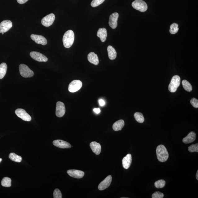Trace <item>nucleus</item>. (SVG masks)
I'll list each match as a JSON object with an SVG mask.
<instances>
[{
  "label": "nucleus",
  "instance_id": "41",
  "mask_svg": "<svg viewBox=\"0 0 198 198\" xmlns=\"http://www.w3.org/2000/svg\"><path fill=\"white\" fill-rule=\"evenodd\" d=\"M2 34L3 35L4 34V33H2Z\"/></svg>",
  "mask_w": 198,
  "mask_h": 198
},
{
  "label": "nucleus",
  "instance_id": "4",
  "mask_svg": "<svg viewBox=\"0 0 198 198\" xmlns=\"http://www.w3.org/2000/svg\"><path fill=\"white\" fill-rule=\"evenodd\" d=\"M19 68L20 74L23 77H31L34 75L33 72L27 65L21 64L20 65Z\"/></svg>",
  "mask_w": 198,
  "mask_h": 198
},
{
  "label": "nucleus",
  "instance_id": "15",
  "mask_svg": "<svg viewBox=\"0 0 198 198\" xmlns=\"http://www.w3.org/2000/svg\"><path fill=\"white\" fill-rule=\"evenodd\" d=\"M31 38L33 41L37 44L45 45L47 43L46 39L43 36L32 34L31 36Z\"/></svg>",
  "mask_w": 198,
  "mask_h": 198
},
{
  "label": "nucleus",
  "instance_id": "22",
  "mask_svg": "<svg viewBox=\"0 0 198 198\" xmlns=\"http://www.w3.org/2000/svg\"><path fill=\"white\" fill-rule=\"evenodd\" d=\"M107 51L109 59L111 60L116 59L117 57V52L116 50L111 46H109L107 48Z\"/></svg>",
  "mask_w": 198,
  "mask_h": 198
},
{
  "label": "nucleus",
  "instance_id": "24",
  "mask_svg": "<svg viewBox=\"0 0 198 198\" xmlns=\"http://www.w3.org/2000/svg\"><path fill=\"white\" fill-rule=\"evenodd\" d=\"M7 65L5 63H2L0 64V79L4 77L7 73Z\"/></svg>",
  "mask_w": 198,
  "mask_h": 198
},
{
  "label": "nucleus",
  "instance_id": "21",
  "mask_svg": "<svg viewBox=\"0 0 198 198\" xmlns=\"http://www.w3.org/2000/svg\"><path fill=\"white\" fill-rule=\"evenodd\" d=\"M98 37L100 38L101 41L103 42L106 41L107 37V30L105 28H101L98 30L97 33Z\"/></svg>",
  "mask_w": 198,
  "mask_h": 198
},
{
  "label": "nucleus",
  "instance_id": "34",
  "mask_svg": "<svg viewBox=\"0 0 198 198\" xmlns=\"http://www.w3.org/2000/svg\"><path fill=\"white\" fill-rule=\"evenodd\" d=\"M164 197V195L163 193L157 191L152 194V198H163Z\"/></svg>",
  "mask_w": 198,
  "mask_h": 198
},
{
  "label": "nucleus",
  "instance_id": "27",
  "mask_svg": "<svg viewBox=\"0 0 198 198\" xmlns=\"http://www.w3.org/2000/svg\"><path fill=\"white\" fill-rule=\"evenodd\" d=\"M11 179L9 177H5L1 181V185L3 187H11Z\"/></svg>",
  "mask_w": 198,
  "mask_h": 198
},
{
  "label": "nucleus",
  "instance_id": "12",
  "mask_svg": "<svg viewBox=\"0 0 198 198\" xmlns=\"http://www.w3.org/2000/svg\"><path fill=\"white\" fill-rule=\"evenodd\" d=\"M112 181V176L110 175L107 176L103 181L99 183L98 188L100 191H103L111 185Z\"/></svg>",
  "mask_w": 198,
  "mask_h": 198
},
{
  "label": "nucleus",
  "instance_id": "32",
  "mask_svg": "<svg viewBox=\"0 0 198 198\" xmlns=\"http://www.w3.org/2000/svg\"><path fill=\"white\" fill-rule=\"evenodd\" d=\"M188 150L190 152H198V144L192 145L188 147Z\"/></svg>",
  "mask_w": 198,
  "mask_h": 198
},
{
  "label": "nucleus",
  "instance_id": "19",
  "mask_svg": "<svg viewBox=\"0 0 198 198\" xmlns=\"http://www.w3.org/2000/svg\"><path fill=\"white\" fill-rule=\"evenodd\" d=\"M132 161V156L130 154H128L123 158L122 164L124 168L125 169H129L131 164Z\"/></svg>",
  "mask_w": 198,
  "mask_h": 198
},
{
  "label": "nucleus",
  "instance_id": "38",
  "mask_svg": "<svg viewBox=\"0 0 198 198\" xmlns=\"http://www.w3.org/2000/svg\"><path fill=\"white\" fill-rule=\"evenodd\" d=\"M93 111L95 112L96 113L99 114L101 110L99 108H95L94 109Z\"/></svg>",
  "mask_w": 198,
  "mask_h": 198
},
{
  "label": "nucleus",
  "instance_id": "3",
  "mask_svg": "<svg viewBox=\"0 0 198 198\" xmlns=\"http://www.w3.org/2000/svg\"><path fill=\"white\" fill-rule=\"evenodd\" d=\"M181 83L180 77L178 75H175L172 77L169 86V90L171 93L177 91Z\"/></svg>",
  "mask_w": 198,
  "mask_h": 198
},
{
  "label": "nucleus",
  "instance_id": "13",
  "mask_svg": "<svg viewBox=\"0 0 198 198\" xmlns=\"http://www.w3.org/2000/svg\"><path fill=\"white\" fill-rule=\"evenodd\" d=\"M119 16V14L117 13H113L110 15L109 24L112 29H114L117 27Z\"/></svg>",
  "mask_w": 198,
  "mask_h": 198
},
{
  "label": "nucleus",
  "instance_id": "29",
  "mask_svg": "<svg viewBox=\"0 0 198 198\" xmlns=\"http://www.w3.org/2000/svg\"><path fill=\"white\" fill-rule=\"evenodd\" d=\"M178 30V25L177 23H174L170 26L169 32L172 34L177 33Z\"/></svg>",
  "mask_w": 198,
  "mask_h": 198
},
{
  "label": "nucleus",
  "instance_id": "23",
  "mask_svg": "<svg viewBox=\"0 0 198 198\" xmlns=\"http://www.w3.org/2000/svg\"><path fill=\"white\" fill-rule=\"evenodd\" d=\"M125 125V122L123 120H120L113 124V129L115 131L121 130Z\"/></svg>",
  "mask_w": 198,
  "mask_h": 198
},
{
  "label": "nucleus",
  "instance_id": "40",
  "mask_svg": "<svg viewBox=\"0 0 198 198\" xmlns=\"http://www.w3.org/2000/svg\"><path fill=\"white\" fill-rule=\"evenodd\" d=\"M2 159L1 158H0V163H1V162L2 161Z\"/></svg>",
  "mask_w": 198,
  "mask_h": 198
},
{
  "label": "nucleus",
  "instance_id": "18",
  "mask_svg": "<svg viewBox=\"0 0 198 198\" xmlns=\"http://www.w3.org/2000/svg\"><path fill=\"white\" fill-rule=\"evenodd\" d=\"M196 138V134L194 132H191L187 137L183 138V142L185 144H188L193 143Z\"/></svg>",
  "mask_w": 198,
  "mask_h": 198
},
{
  "label": "nucleus",
  "instance_id": "17",
  "mask_svg": "<svg viewBox=\"0 0 198 198\" xmlns=\"http://www.w3.org/2000/svg\"><path fill=\"white\" fill-rule=\"evenodd\" d=\"M90 146L92 151L95 155H99L100 153L101 147L99 143H98L95 141L92 142L90 143Z\"/></svg>",
  "mask_w": 198,
  "mask_h": 198
},
{
  "label": "nucleus",
  "instance_id": "31",
  "mask_svg": "<svg viewBox=\"0 0 198 198\" xmlns=\"http://www.w3.org/2000/svg\"><path fill=\"white\" fill-rule=\"evenodd\" d=\"M105 0H93L91 5L92 7H98Z\"/></svg>",
  "mask_w": 198,
  "mask_h": 198
},
{
  "label": "nucleus",
  "instance_id": "5",
  "mask_svg": "<svg viewBox=\"0 0 198 198\" xmlns=\"http://www.w3.org/2000/svg\"><path fill=\"white\" fill-rule=\"evenodd\" d=\"M132 6L134 9L142 12L147 11V4L143 0H135L132 3Z\"/></svg>",
  "mask_w": 198,
  "mask_h": 198
},
{
  "label": "nucleus",
  "instance_id": "35",
  "mask_svg": "<svg viewBox=\"0 0 198 198\" xmlns=\"http://www.w3.org/2000/svg\"><path fill=\"white\" fill-rule=\"evenodd\" d=\"M190 103L194 108H198V100L197 99L193 98L191 100Z\"/></svg>",
  "mask_w": 198,
  "mask_h": 198
},
{
  "label": "nucleus",
  "instance_id": "1",
  "mask_svg": "<svg viewBox=\"0 0 198 198\" xmlns=\"http://www.w3.org/2000/svg\"><path fill=\"white\" fill-rule=\"evenodd\" d=\"M157 156L158 161L161 162H165L167 161L169 157V154L165 146L159 145L156 150Z\"/></svg>",
  "mask_w": 198,
  "mask_h": 198
},
{
  "label": "nucleus",
  "instance_id": "2",
  "mask_svg": "<svg viewBox=\"0 0 198 198\" xmlns=\"http://www.w3.org/2000/svg\"><path fill=\"white\" fill-rule=\"evenodd\" d=\"M75 40V35L73 32L69 30L66 32L63 37V43L66 48H69L73 45Z\"/></svg>",
  "mask_w": 198,
  "mask_h": 198
},
{
  "label": "nucleus",
  "instance_id": "33",
  "mask_svg": "<svg viewBox=\"0 0 198 198\" xmlns=\"http://www.w3.org/2000/svg\"><path fill=\"white\" fill-rule=\"evenodd\" d=\"M53 197L54 198H62V196L61 191L58 189L55 190L53 193Z\"/></svg>",
  "mask_w": 198,
  "mask_h": 198
},
{
  "label": "nucleus",
  "instance_id": "20",
  "mask_svg": "<svg viewBox=\"0 0 198 198\" xmlns=\"http://www.w3.org/2000/svg\"><path fill=\"white\" fill-rule=\"evenodd\" d=\"M88 61L91 64L97 65L99 64V58L96 54L94 52H91L87 56Z\"/></svg>",
  "mask_w": 198,
  "mask_h": 198
},
{
  "label": "nucleus",
  "instance_id": "37",
  "mask_svg": "<svg viewBox=\"0 0 198 198\" xmlns=\"http://www.w3.org/2000/svg\"><path fill=\"white\" fill-rule=\"evenodd\" d=\"M99 103L101 106H103L105 105V102L103 100L101 99L99 100Z\"/></svg>",
  "mask_w": 198,
  "mask_h": 198
},
{
  "label": "nucleus",
  "instance_id": "26",
  "mask_svg": "<svg viewBox=\"0 0 198 198\" xmlns=\"http://www.w3.org/2000/svg\"><path fill=\"white\" fill-rule=\"evenodd\" d=\"M182 85L183 87L186 91L188 92H191L192 90V87L188 81L186 80H183L182 81Z\"/></svg>",
  "mask_w": 198,
  "mask_h": 198
},
{
  "label": "nucleus",
  "instance_id": "16",
  "mask_svg": "<svg viewBox=\"0 0 198 198\" xmlns=\"http://www.w3.org/2000/svg\"><path fill=\"white\" fill-rule=\"evenodd\" d=\"M67 173L70 177L77 179L81 178L85 175L83 171L78 170L69 169L67 171Z\"/></svg>",
  "mask_w": 198,
  "mask_h": 198
},
{
  "label": "nucleus",
  "instance_id": "39",
  "mask_svg": "<svg viewBox=\"0 0 198 198\" xmlns=\"http://www.w3.org/2000/svg\"><path fill=\"white\" fill-rule=\"evenodd\" d=\"M196 178L198 180V171H197L196 174Z\"/></svg>",
  "mask_w": 198,
  "mask_h": 198
},
{
  "label": "nucleus",
  "instance_id": "11",
  "mask_svg": "<svg viewBox=\"0 0 198 198\" xmlns=\"http://www.w3.org/2000/svg\"><path fill=\"white\" fill-rule=\"evenodd\" d=\"M30 55L35 60L38 62H47L48 59L45 55L37 51H32Z\"/></svg>",
  "mask_w": 198,
  "mask_h": 198
},
{
  "label": "nucleus",
  "instance_id": "10",
  "mask_svg": "<svg viewBox=\"0 0 198 198\" xmlns=\"http://www.w3.org/2000/svg\"><path fill=\"white\" fill-rule=\"evenodd\" d=\"M12 26V23L9 20H6L2 21L0 23V33H6L9 31Z\"/></svg>",
  "mask_w": 198,
  "mask_h": 198
},
{
  "label": "nucleus",
  "instance_id": "14",
  "mask_svg": "<svg viewBox=\"0 0 198 198\" xmlns=\"http://www.w3.org/2000/svg\"><path fill=\"white\" fill-rule=\"evenodd\" d=\"M53 143L55 147L62 149L70 148L72 147L69 143L62 140H55L53 141Z\"/></svg>",
  "mask_w": 198,
  "mask_h": 198
},
{
  "label": "nucleus",
  "instance_id": "8",
  "mask_svg": "<svg viewBox=\"0 0 198 198\" xmlns=\"http://www.w3.org/2000/svg\"><path fill=\"white\" fill-rule=\"evenodd\" d=\"M55 19V16L53 13L46 16L42 20L41 23L44 26L49 27L52 25Z\"/></svg>",
  "mask_w": 198,
  "mask_h": 198
},
{
  "label": "nucleus",
  "instance_id": "6",
  "mask_svg": "<svg viewBox=\"0 0 198 198\" xmlns=\"http://www.w3.org/2000/svg\"><path fill=\"white\" fill-rule=\"evenodd\" d=\"M82 83L79 80H74L69 84L68 90L71 93H75L81 89Z\"/></svg>",
  "mask_w": 198,
  "mask_h": 198
},
{
  "label": "nucleus",
  "instance_id": "7",
  "mask_svg": "<svg viewBox=\"0 0 198 198\" xmlns=\"http://www.w3.org/2000/svg\"><path fill=\"white\" fill-rule=\"evenodd\" d=\"M15 114L18 117L24 121H31V117L26 111L23 109H17L15 111Z\"/></svg>",
  "mask_w": 198,
  "mask_h": 198
},
{
  "label": "nucleus",
  "instance_id": "30",
  "mask_svg": "<svg viewBox=\"0 0 198 198\" xmlns=\"http://www.w3.org/2000/svg\"><path fill=\"white\" fill-rule=\"evenodd\" d=\"M165 182L164 180L161 179L156 181L155 183V186L157 189L163 188L165 187Z\"/></svg>",
  "mask_w": 198,
  "mask_h": 198
},
{
  "label": "nucleus",
  "instance_id": "28",
  "mask_svg": "<svg viewBox=\"0 0 198 198\" xmlns=\"http://www.w3.org/2000/svg\"><path fill=\"white\" fill-rule=\"evenodd\" d=\"M134 117L138 122L142 123H143L145 121L143 116L141 113L139 112H136L134 115Z\"/></svg>",
  "mask_w": 198,
  "mask_h": 198
},
{
  "label": "nucleus",
  "instance_id": "36",
  "mask_svg": "<svg viewBox=\"0 0 198 198\" xmlns=\"http://www.w3.org/2000/svg\"><path fill=\"white\" fill-rule=\"evenodd\" d=\"M17 1L18 3L20 4H23L27 2L29 0H17Z\"/></svg>",
  "mask_w": 198,
  "mask_h": 198
},
{
  "label": "nucleus",
  "instance_id": "9",
  "mask_svg": "<svg viewBox=\"0 0 198 198\" xmlns=\"http://www.w3.org/2000/svg\"><path fill=\"white\" fill-rule=\"evenodd\" d=\"M65 113V107L64 104L61 102H57L55 113L57 117H63Z\"/></svg>",
  "mask_w": 198,
  "mask_h": 198
},
{
  "label": "nucleus",
  "instance_id": "25",
  "mask_svg": "<svg viewBox=\"0 0 198 198\" xmlns=\"http://www.w3.org/2000/svg\"><path fill=\"white\" fill-rule=\"evenodd\" d=\"M9 158L12 161L16 162H21L22 160V158L20 156L14 153H11L9 154Z\"/></svg>",
  "mask_w": 198,
  "mask_h": 198
}]
</instances>
